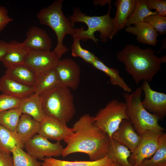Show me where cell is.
I'll list each match as a JSON object with an SVG mask.
<instances>
[{
	"instance_id": "6",
	"label": "cell",
	"mask_w": 166,
	"mask_h": 166,
	"mask_svg": "<svg viewBox=\"0 0 166 166\" xmlns=\"http://www.w3.org/2000/svg\"><path fill=\"white\" fill-rule=\"evenodd\" d=\"M111 5H109L107 14L101 16L87 15L78 7L73 8V14L69 18L72 25L74 26L75 23L81 22L85 24L88 27L86 30H85L83 27L78 34L81 40L86 41L89 39L97 44L99 40L94 36V33L96 31L100 32L99 38L103 42L110 39L113 30L112 18L110 16Z\"/></svg>"
},
{
	"instance_id": "12",
	"label": "cell",
	"mask_w": 166,
	"mask_h": 166,
	"mask_svg": "<svg viewBox=\"0 0 166 166\" xmlns=\"http://www.w3.org/2000/svg\"><path fill=\"white\" fill-rule=\"evenodd\" d=\"M60 60L53 50L29 51L24 63L38 75L55 69Z\"/></svg>"
},
{
	"instance_id": "24",
	"label": "cell",
	"mask_w": 166,
	"mask_h": 166,
	"mask_svg": "<svg viewBox=\"0 0 166 166\" xmlns=\"http://www.w3.org/2000/svg\"><path fill=\"white\" fill-rule=\"evenodd\" d=\"M42 160L43 166H112L114 164L106 156L94 161H69L52 157H45Z\"/></svg>"
},
{
	"instance_id": "34",
	"label": "cell",
	"mask_w": 166,
	"mask_h": 166,
	"mask_svg": "<svg viewBox=\"0 0 166 166\" xmlns=\"http://www.w3.org/2000/svg\"><path fill=\"white\" fill-rule=\"evenodd\" d=\"M20 100L7 94L0 95V112L18 108Z\"/></svg>"
},
{
	"instance_id": "10",
	"label": "cell",
	"mask_w": 166,
	"mask_h": 166,
	"mask_svg": "<svg viewBox=\"0 0 166 166\" xmlns=\"http://www.w3.org/2000/svg\"><path fill=\"white\" fill-rule=\"evenodd\" d=\"M60 84L76 90L80 81L79 66L73 59L65 58L60 61L55 68Z\"/></svg>"
},
{
	"instance_id": "37",
	"label": "cell",
	"mask_w": 166,
	"mask_h": 166,
	"mask_svg": "<svg viewBox=\"0 0 166 166\" xmlns=\"http://www.w3.org/2000/svg\"><path fill=\"white\" fill-rule=\"evenodd\" d=\"M14 161L10 154L0 150V166H13Z\"/></svg>"
},
{
	"instance_id": "3",
	"label": "cell",
	"mask_w": 166,
	"mask_h": 166,
	"mask_svg": "<svg viewBox=\"0 0 166 166\" xmlns=\"http://www.w3.org/2000/svg\"><path fill=\"white\" fill-rule=\"evenodd\" d=\"M63 0H56L49 6L41 10L37 15L41 24L48 26L54 31L57 39L56 46L53 50L60 59L68 51L63 44L67 34L74 36L79 32L80 28H74L69 18L64 14L62 9Z\"/></svg>"
},
{
	"instance_id": "32",
	"label": "cell",
	"mask_w": 166,
	"mask_h": 166,
	"mask_svg": "<svg viewBox=\"0 0 166 166\" xmlns=\"http://www.w3.org/2000/svg\"><path fill=\"white\" fill-rule=\"evenodd\" d=\"M73 43L71 46V55L74 57H79L85 62L92 64L98 57L93 53L83 49L80 43L81 38L78 35L72 36Z\"/></svg>"
},
{
	"instance_id": "1",
	"label": "cell",
	"mask_w": 166,
	"mask_h": 166,
	"mask_svg": "<svg viewBox=\"0 0 166 166\" xmlns=\"http://www.w3.org/2000/svg\"><path fill=\"white\" fill-rule=\"evenodd\" d=\"M72 128L73 132L64 140L67 145L63 149V157L83 153L88 155L91 161H94L106 156L110 138L96 125L94 117L83 115Z\"/></svg>"
},
{
	"instance_id": "11",
	"label": "cell",
	"mask_w": 166,
	"mask_h": 166,
	"mask_svg": "<svg viewBox=\"0 0 166 166\" xmlns=\"http://www.w3.org/2000/svg\"><path fill=\"white\" fill-rule=\"evenodd\" d=\"M141 87L144 93L143 106L148 112L162 120L166 115V94L152 89L147 81H143Z\"/></svg>"
},
{
	"instance_id": "2",
	"label": "cell",
	"mask_w": 166,
	"mask_h": 166,
	"mask_svg": "<svg viewBox=\"0 0 166 166\" xmlns=\"http://www.w3.org/2000/svg\"><path fill=\"white\" fill-rule=\"evenodd\" d=\"M155 49H142L137 46L128 44L117 54L118 61L123 63L126 72L137 85L141 81L150 82L166 62V56L158 57Z\"/></svg>"
},
{
	"instance_id": "9",
	"label": "cell",
	"mask_w": 166,
	"mask_h": 166,
	"mask_svg": "<svg viewBox=\"0 0 166 166\" xmlns=\"http://www.w3.org/2000/svg\"><path fill=\"white\" fill-rule=\"evenodd\" d=\"M163 132L148 131L140 136L138 144L128 158L132 166H140L143 160L153 155L158 148L160 137Z\"/></svg>"
},
{
	"instance_id": "29",
	"label": "cell",
	"mask_w": 166,
	"mask_h": 166,
	"mask_svg": "<svg viewBox=\"0 0 166 166\" xmlns=\"http://www.w3.org/2000/svg\"><path fill=\"white\" fill-rule=\"evenodd\" d=\"M158 14L156 11L152 12L147 7L145 0H136L135 8L128 18L126 27L143 22L144 19L149 15Z\"/></svg>"
},
{
	"instance_id": "39",
	"label": "cell",
	"mask_w": 166,
	"mask_h": 166,
	"mask_svg": "<svg viewBox=\"0 0 166 166\" xmlns=\"http://www.w3.org/2000/svg\"><path fill=\"white\" fill-rule=\"evenodd\" d=\"M111 0H94L93 2V4L95 5H99L101 6L105 5L107 3L109 5L111 4Z\"/></svg>"
},
{
	"instance_id": "7",
	"label": "cell",
	"mask_w": 166,
	"mask_h": 166,
	"mask_svg": "<svg viewBox=\"0 0 166 166\" xmlns=\"http://www.w3.org/2000/svg\"><path fill=\"white\" fill-rule=\"evenodd\" d=\"M94 119L96 125L111 138L123 120H129L126 104L113 99L98 111Z\"/></svg>"
},
{
	"instance_id": "28",
	"label": "cell",
	"mask_w": 166,
	"mask_h": 166,
	"mask_svg": "<svg viewBox=\"0 0 166 166\" xmlns=\"http://www.w3.org/2000/svg\"><path fill=\"white\" fill-rule=\"evenodd\" d=\"M140 166H166V134L161 135L158 148L150 158L143 160Z\"/></svg>"
},
{
	"instance_id": "16",
	"label": "cell",
	"mask_w": 166,
	"mask_h": 166,
	"mask_svg": "<svg viewBox=\"0 0 166 166\" xmlns=\"http://www.w3.org/2000/svg\"><path fill=\"white\" fill-rule=\"evenodd\" d=\"M136 0H117L115 1L117 7L116 16L112 18L113 30L110 39L126 27L128 18L132 12Z\"/></svg>"
},
{
	"instance_id": "27",
	"label": "cell",
	"mask_w": 166,
	"mask_h": 166,
	"mask_svg": "<svg viewBox=\"0 0 166 166\" xmlns=\"http://www.w3.org/2000/svg\"><path fill=\"white\" fill-rule=\"evenodd\" d=\"M60 84L55 69L38 75L33 86L34 93L40 95L43 92L51 89Z\"/></svg>"
},
{
	"instance_id": "8",
	"label": "cell",
	"mask_w": 166,
	"mask_h": 166,
	"mask_svg": "<svg viewBox=\"0 0 166 166\" xmlns=\"http://www.w3.org/2000/svg\"><path fill=\"white\" fill-rule=\"evenodd\" d=\"M26 152L37 159L61 155L63 149L60 141L53 143L40 135L36 134L25 144Z\"/></svg>"
},
{
	"instance_id": "23",
	"label": "cell",
	"mask_w": 166,
	"mask_h": 166,
	"mask_svg": "<svg viewBox=\"0 0 166 166\" xmlns=\"http://www.w3.org/2000/svg\"><path fill=\"white\" fill-rule=\"evenodd\" d=\"M40 122L30 116L22 114L19 118L16 132L25 143L38 133Z\"/></svg>"
},
{
	"instance_id": "36",
	"label": "cell",
	"mask_w": 166,
	"mask_h": 166,
	"mask_svg": "<svg viewBox=\"0 0 166 166\" xmlns=\"http://www.w3.org/2000/svg\"><path fill=\"white\" fill-rule=\"evenodd\" d=\"M8 11L6 7L0 4V33L13 19L8 14Z\"/></svg>"
},
{
	"instance_id": "5",
	"label": "cell",
	"mask_w": 166,
	"mask_h": 166,
	"mask_svg": "<svg viewBox=\"0 0 166 166\" xmlns=\"http://www.w3.org/2000/svg\"><path fill=\"white\" fill-rule=\"evenodd\" d=\"M142 91L140 86L132 93L124 92L123 94L129 121L140 136L148 131L162 133L164 129L159 124V118L148 112L142 104Z\"/></svg>"
},
{
	"instance_id": "20",
	"label": "cell",
	"mask_w": 166,
	"mask_h": 166,
	"mask_svg": "<svg viewBox=\"0 0 166 166\" xmlns=\"http://www.w3.org/2000/svg\"><path fill=\"white\" fill-rule=\"evenodd\" d=\"M128 33L136 36V40L139 42L155 46L158 42V32L148 23L142 22L125 28Z\"/></svg>"
},
{
	"instance_id": "19",
	"label": "cell",
	"mask_w": 166,
	"mask_h": 166,
	"mask_svg": "<svg viewBox=\"0 0 166 166\" xmlns=\"http://www.w3.org/2000/svg\"><path fill=\"white\" fill-rule=\"evenodd\" d=\"M5 75L21 84L31 86L34 85L38 75L25 63L7 68Z\"/></svg>"
},
{
	"instance_id": "26",
	"label": "cell",
	"mask_w": 166,
	"mask_h": 166,
	"mask_svg": "<svg viewBox=\"0 0 166 166\" xmlns=\"http://www.w3.org/2000/svg\"><path fill=\"white\" fill-rule=\"evenodd\" d=\"M98 69L103 72L108 76L110 82L114 85H116L121 88L125 92H132L131 88L126 83L124 79L120 76L119 71L114 68L109 67L105 65L98 58L92 64Z\"/></svg>"
},
{
	"instance_id": "21",
	"label": "cell",
	"mask_w": 166,
	"mask_h": 166,
	"mask_svg": "<svg viewBox=\"0 0 166 166\" xmlns=\"http://www.w3.org/2000/svg\"><path fill=\"white\" fill-rule=\"evenodd\" d=\"M18 109L22 114L29 115L39 122L45 117L42 108L41 98L40 95L34 93L21 99Z\"/></svg>"
},
{
	"instance_id": "22",
	"label": "cell",
	"mask_w": 166,
	"mask_h": 166,
	"mask_svg": "<svg viewBox=\"0 0 166 166\" xmlns=\"http://www.w3.org/2000/svg\"><path fill=\"white\" fill-rule=\"evenodd\" d=\"M131 152L126 146L110 138L106 156L113 164L120 166H132L128 161Z\"/></svg>"
},
{
	"instance_id": "13",
	"label": "cell",
	"mask_w": 166,
	"mask_h": 166,
	"mask_svg": "<svg viewBox=\"0 0 166 166\" xmlns=\"http://www.w3.org/2000/svg\"><path fill=\"white\" fill-rule=\"evenodd\" d=\"M73 132V128L54 118L45 117L40 122L38 134L48 140L57 141L64 140Z\"/></svg>"
},
{
	"instance_id": "38",
	"label": "cell",
	"mask_w": 166,
	"mask_h": 166,
	"mask_svg": "<svg viewBox=\"0 0 166 166\" xmlns=\"http://www.w3.org/2000/svg\"><path fill=\"white\" fill-rule=\"evenodd\" d=\"M8 42L0 40V61H1L6 52Z\"/></svg>"
},
{
	"instance_id": "30",
	"label": "cell",
	"mask_w": 166,
	"mask_h": 166,
	"mask_svg": "<svg viewBox=\"0 0 166 166\" xmlns=\"http://www.w3.org/2000/svg\"><path fill=\"white\" fill-rule=\"evenodd\" d=\"M22 114L18 108L0 112V125L13 132H16L17 127Z\"/></svg>"
},
{
	"instance_id": "18",
	"label": "cell",
	"mask_w": 166,
	"mask_h": 166,
	"mask_svg": "<svg viewBox=\"0 0 166 166\" xmlns=\"http://www.w3.org/2000/svg\"><path fill=\"white\" fill-rule=\"evenodd\" d=\"M29 52L23 42L14 40L8 42L7 50L2 61L7 68L24 63Z\"/></svg>"
},
{
	"instance_id": "14",
	"label": "cell",
	"mask_w": 166,
	"mask_h": 166,
	"mask_svg": "<svg viewBox=\"0 0 166 166\" xmlns=\"http://www.w3.org/2000/svg\"><path fill=\"white\" fill-rule=\"evenodd\" d=\"M26 36L23 43L29 51H50L51 40L45 30L37 26H31L27 32Z\"/></svg>"
},
{
	"instance_id": "15",
	"label": "cell",
	"mask_w": 166,
	"mask_h": 166,
	"mask_svg": "<svg viewBox=\"0 0 166 166\" xmlns=\"http://www.w3.org/2000/svg\"><path fill=\"white\" fill-rule=\"evenodd\" d=\"M111 138L126 146L132 152L138 144L141 136L129 120H124Z\"/></svg>"
},
{
	"instance_id": "17",
	"label": "cell",
	"mask_w": 166,
	"mask_h": 166,
	"mask_svg": "<svg viewBox=\"0 0 166 166\" xmlns=\"http://www.w3.org/2000/svg\"><path fill=\"white\" fill-rule=\"evenodd\" d=\"M0 91L21 100L33 94L34 89V86L21 84L5 74L0 78Z\"/></svg>"
},
{
	"instance_id": "35",
	"label": "cell",
	"mask_w": 166,
	"mask_h": 166,
	"mask_svg": "<svg viewBox=\"0 0 166 166\" xmlns=\"http://www.w3.org/2000/svg\"><path fill=\"white\" fill-rule=\"evenodd\" d=\"M146 5L149 9L156 10L158 14L166 17V1L165 0H145Z\"/></svg>"
},
{
	"instance_id": "33",
	"label": "cell",
	"mask_w": 166,
	"mask_h": 166,
	"mask_svg": "<svg viewBox=\"0 0 166 166\" xmlns=\"http://www.w3.org/2000/svg\"><path fill=\"white\" fill-rule=\"evenodd\" d=\"M144 22L150 25L159 34L164 35L166 33V17L158 14L149 15L145 18Z\"/></svg>"
},
{
	"instance_id": "40",
	"label": "cell",
	"mask_w": 166,
	"mask_h": 166,
	"mask_svg": "<svg viewBox=\"0 0 166 166\" xmlns=\"http://www.w3.org/2000/svg\"><path fill=\"white\" fill-rule=\"evenodd\" d=\"M112 166H120L117 164H114Z\"/></svg>"
},
{
	"instance_id": "31",
	"label": "cell",
	"mask_w": 166,
	"mask_h": 166,
	"mask_svg": "<svg viewBox=\"0 0 166 166\" xmlns=\"http://www.w3.org/2000/svg\"><path fill=\"white\" fill-rule=\"evenodd\" d=\"M11 153L13 159V166H43L41 163L20 147L14 149Z\"/></svg>"
},
{
	"instance_id": "4",
	"label": "cell",
	"mask_w": 166,
	"mask_h": 166,
	"mask_svg": "<svg viewBox=\"0 0 166 166\" xmlns=\"http://www.w3.org/2000/svg\"><path fill=\"white\" fill-rule=\"evenodd\" d=\"M40 96L45 117L66 124L73 117L76 109L73 96L69 88L59 84Z\"/></svg>"
},
{
	"instance_id": "25",
	"label": "cell",
	"mask_w": 166,
	"mask_h": 166,
	"mask_svg": "<svg viewBox=\"0 0 166 166\" xmlns=\"http://www.w3.org/2000/svg\"><path fill=\"white\" fill-rule=\"evenodd\" d=\"M25 145L16 132L11 131L0 125V150L11 154L17 147L23 149Z\"/></svg>"
}]
</instances>
